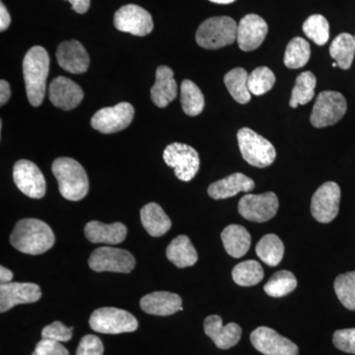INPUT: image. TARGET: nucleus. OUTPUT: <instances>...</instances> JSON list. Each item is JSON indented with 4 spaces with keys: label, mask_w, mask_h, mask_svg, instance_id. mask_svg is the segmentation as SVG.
<instances>
[{
    "label": "nucleus",
    "mask_w": 355,
    "mask_h": 355,
    "mask_svg": "<svg viewBox=\"0 0 355 355\" xmlns=\"http://www.w3.org/2000/svg\"><path fill=\"white\" fill-rule=\"evenodd\" d=\"M55 238L46 222L35 218L18 221L10 235L11 245L21 253L41 254L53 248Z\"/></svg>",
    "instance_id": "1"
},
{
    "label": "nucleus",
    "mask_w": 355,
    "mask_h": 355,
    "mask_svg": "<svg viewBox=\"0 0 355 355\" xmlns=\"http://www.w3.org/2000/svg\"><path fill=\"white\" fill-rule=\"evenodd\" d=\"M50 71V57L43 46H35L23 60V76L30 104L39 107L46 95V79Z\"/></svg>",
    "instance_id": "2"
},
{
    "label": "nucleus",
    "mask_w": 355,
    "mask_h": 355,
    "mask_svg": "<svg viewBox=\"0 0 355 355\" xmlns=\"http://www.w3.org/2000/svg\"><path fill=\"white\" fill-rule=\"evenodd\" d=\"M51 171L65 200L78 202L87 196L88 176L80 163L69 157L58 158L51 165Z\"/></svg>",
    "instance_id": "3"
},
{
    "label": "nucleus",
    "mask_w": 355,
    "mask_h": 355,
    "mask_svg": "<svg viewBox=\"0 0 355 355\" xmlns=\"http://www.w3.org/2000/svg\"><path fill=\"white\" fill-rule=\"evenodd\" d=\"M238 24L228 16H218L205 20L198 27L196 40L198 46L207 50H218L237 40Z\"/></svg>",
    "instance_id": "4"
},
{
    "label": "nucleus",
    "mask_w": 355,
    "mask_h": 355,
    "mask_svg": "<svg viewBox=\"0 0 355 355\" xmlns=\"http://www.w3.org/2000/svg\"><path fill=\"white\" fill-rule=\"evenodd\" d=\"M238 144L243 158L254 167L266 168L275 162L277 151L265 137L249 128H243L237 133Z\"/></svg>",
    "instance_id": "5"
},
{
    "label": "nucleus",
    "mask_w": 355,
    "mask_h": 355,
    "mask_svg": "<svg viewBox=\"0 0 355 355\" xmlns=\"http://www.w3.org/2000/svg\"><path fill=\"white\" fill-rule=\"evenodd\" d=\"M89 324L93 331L108 335L132 333L139 328L137 318L128 311L114 307L95 310L90 316Z\"/></svg>",
    "instance_id": "6"
},
{
    "label": "nucleus",
    "mask_w": 355,
    "mask_h": 355,
    "mask_svg": "<svg viewBox=\"0 0 355 355\" xmlns=\"http://www.w3.org/2000/svg\"><path fill=\"white\" fill-rule=\"evenodd\" d=\"M347 109V100L340 93L324 91L318 95L313 107L311 123L317 128L330 127L342 120Z\"/></svg>",
    "instance_id": "7"
},
{
    "label": "nucleus",
    "mask_w": 355,
    "mask_h": 355,
    "mask_svg": "<svg viewBox=\"0 0 355 355\" xmlns=\"http://www.w3.org/2000/svg\"><path fill=\"white\" fill-rule=\"evenodd\" d=\"M166 164L173 168L178 179L190 182L200 170V160L198 151L188 144L174 142L166 147L163 153Z\"/></svg>",
    "instance_id": "8"
},
{
    "label": "nucleus",
    "mask_w": 355,
    "mask_h": 355,
    "mask_svg": "<svg viewBox=\"0 0 355 355\" xmlns=\"http://www.w3.org/2000/svg\"><path fill=\"white\" fill-rule=\"evenodd\" d=\"M88 263L97 272L130 273L135 268V259L127 250L100 247L91 254Z\"/></svg>",
    "instance_id": "9"
},
{
    "label": "nucleus",
    "mask_w": 355,
    "mask_h": 355,
    "mask_svg": "<svg viewBox=\"0 0 355 355\" xmlns=\"http://www.w3.org/2000/svg\"><path fill=\"white\" fill-rule=\"evenodd\" d=\"M135 108L128 102L99 110L91 119V125L98 132L110 135L125 130L132 123Z\"/></svg>",
    "instance_id": "10"
},
{
    "label": "nucleus",
    "mask_w": 355,
    "mask_h": 355,
    "mask_svg": "<svg viewBox=\"0 0 355 355\" xmlns=\"http://www.w3.org/2000/svg\"><path fill=\"white\" fill-rule=\"evenodd\" d=\"M114 25L119 31L139 37L150 34L154 27L151 14L135 4L121 7L114 13Z\"/></svg>",
    "instance_id": "11"
},
{
    "label": "nucleus",
    "mask_w": 355,
    "mask_h": 355,
    "mask_svg": "<svg viewBox=\"0 0 355 355\" xmlns=\"http://www.w3.org/2000/svg\"><path fill=\"white\" fill-rule=\"evenodd\" d=\"M279 198L272 191L261 195H246L240 200L238 210L245 219L266 222L273 218L279 210Z\"/></svg>",
    "instance_id": "12"
},
{
    "label": "nucleus",
    "mask_w": 355,
    "mask_h": 355,
    "mask_svg": "<svg viewBox=\"0 0 355 355\" xmlns=\"http://www.w3.org/2000/svg\"><path fill=\"white\" fill-rule=\"evenodd\" d=\"M340 202V186L335 182H327L313 195L311 202L313 217L320 223H330L338 216Z\"/></svg>",
    "instance_id": "13"
},
{
    "label": "nucleus",
    "mask_w": 355,
    "mask_h": 355,
    "mask_svg": "<svg viewBox=\"0 0 355 355\" xmlns=\"http://www.w3.org/2000/svg\"><path fill=\"white\" fill-rule=\"evenodd\" d=\"M13 179L16 187L27 197L42 198L46 195V184L43 173L31 161L22 159L16 162Z\"/></svg>",
    "instance_id": "14"
},
{
    "label": "nucleus",
    "mask_w": 355,
    "mask_h": 355,
    "mask_svg": "<svg viewBox=\"0 0 355 355\" xmlns=\"http://www.w3.org/2000/svg\"><path fill=\"white\" fill-rule=\"evenodd\" d=\"M251 343L254 349L265 355H298L295 343L280 336L268 327H260L251 334Z\"/></svg>",
    "instance_id": "15"
},
{
    "label": "nucleus",
    "mask_w": 355,
    "mask_h": 355,
    "mask_svg": "<svg viewBox=\"0 0 355 355\" xmlns=\"http://www.w3.org/2000/svg\"><path fill=\"white\" fill-rule=\"evenodd\" d=\"M42 297L38 284L31 282H10L0 286V312L12 309L14 306L35 303Z\"/></svg>",
    "instance_id": "16"
},
{
    "label": "nucleus",
    "mask_w": 355,
    "mask_h": 355,
    "mask_svg": "<svg viewBox=\"0 0 355 355\" xmlns=\"http://www.w3.org/2000/svg\"><path fill=\"white\" fill-rule=\"evenodd\" d=\"M49 98L53 106L70 111L83 102L84 93L80 86L71 79L58 76L49 86Z\"/></svg>",
    "instance_id": "17"
},
{
    "label": "nucleus",
    "mask_w": 355,
    "mask_h": 355,
    "mask_svg": "<svg viewBox=\"0 0 355 355\" xmlns=\"http://www.w3.org/2000/svg\"><path fill=\"white\" fill-rule=\"evenodd\" d=\"M268 31V24L261 16L248 14L238 24L236 41L242 51H254L263 43Z\"/></svg>",
    "instance_id": "18"
},
{
    "label": "nucleus",
    "mask_w": 355,
    "mask_h": 355,
    "mask_svg": "<svg viewBox=\"0 0 355 355\" xmlns=\"http://www.w3.org/2000/svg\"><path fill=\"white\" fill-rule=\"evenodd\" d=\"M58 64L70 73L80 74L87 71L90 58L83 44L76 40L62 42L57 51Z\"/></svg>",
    "instance_id": "19"
},
{
    "label": "nucleus",
    "mask_w": 355,
    "mask_h": 355,
    "mask_svg": "<svg viewBox=\"0 0 355 355\" xmlns=\"http://www.w3.org/2000/svg\"><path fill=\"white\" fill-rule=\"evenodd\" d=\"M205 335L211 338L212 342L220 349H229L239 343L242 336V329L239 324L229 323L223 326L221 317L211 315L205 320L203 324Z\"/></svg>",
    "instance_id": "20"
},
{
    "label": "nucleus",
    "mask_w": 355,
    "mask_h": 355,
    "mask_svg": "<svg viewBox=\"0 0 355 355\" xmlns=\"http://www.w3.org/2000/svg\"><path fill=\"white\" fill-rule=\"evenodd\" d=\"M183 301L178 294L168 291H155L147 294L140 300V307L147 314L170 316L183 311Z\"/></svg>",
    "instance_id": "21"
},
{
    "label": "nucleus",
    "mask_w": 355,
    "mask_h": 355,
    "mask_svg": "<svg viewBox=\"0 0 355 355\" xmlns=\"http://www.w3.org/2000/svg\"><path fill=\"white\" fill-rule=\"evenodd\" d=\"M254 189V183L251 178L247 177L242 173H234L230 176L210 184L207 193L214 200H225V198L234 197L241 191L249 193Z\"/></svg>",
    "instance_id": "22"
},
{
    "label": "nucleus",
    "mask_w": 355,
    "mask_h": 355,
    "mask_svg": "<svg viewBox=\"0 0 355 355\" xmlns=\"http://www.w3.org/2000/svg\"><path fill=\"white\" fill-rule=\"evenodd\" d=\"M86 238L91 243H104V244L116 245L125 241L128 234V228L121 222L105 224L100 221H90L84 229Z\"/></svg>",
    "instance_id": "23"
},
{
    "label": "nucleus",
    "mask_w": 355,
    "mask_h": 355,
    "mask_svg": "<svg viewBox=\"0 0 355 355\" xmlns=\"http://www.w3.org/2000/svg\"><path fill=\"white\" fill-rule=\"evenodd\" d=\"M178 85L174 71L169 67L161 65L156 70V81L151 88V99L159 108H166L176 99Z\"/></svg>",
    "instance_id": "24"
},
{
    "label": "nucleus",
    "mask_w": 355,
    "mask_h": 355,
    "mask_svg": "<svg viewBox=\"0 0 355 355\" xmlns=\"http://www.w3.org/2000/svg\"><path fill=\"white\" fill-rule=\"evenodd\" d=\"M140 219L147 233L153 237H160L172 227L171 219L156 202L147 203L142 207L140 210Z\"/></svg>",
    "instance_id": "25"
},
{
    "label": "nucleus",
    "mask_w": 355,
    "mask_h": 355,
    "mask_svg": "<svg viewBox=\"0 0 355 355\" xmlns=\"http://www.w3.org/2000/svg\"><path fill=\"white\" fill-rule=\"evenodd\" d=\"M221 240L226 252L233 258H242L251 247V235L247 229L237 224H232L224 229Z\"/></svg>",
    "instance_id": "26"
},
{
    "label": "nucleus",
    "mask_w": 355,
    "mask_h": 355,
    "mask_svg": "<svg viewBox=\"0 0 355 355\" xmlns=\"http://www.w3.org/2000/svg\"><path fill=\"white\" fill-rule=\"evenodd\" d=\"M168 260L180 268H188L198 261V253L190 238L180 235L175 238L166 251Z\"/></svg>",
    "instance_id": "27"
},
{
    "label": "nucleus",
    "mask_w": 355,
    "mask_h": 355,
    "mask_svg": "<svg viewBox=\"0 0 355 355\" xmlns=\"http://www.w3.org/2000/svg\"><path fill=\"white\" fill-rule=\"evenodd\" d=\"M330 55L340 69H349L352 67L355 55L354 37L349 33L338 35L331 42Z\"/></svg>",
    "instance_id": "28"
},
{
    "label": "nucleus",
    "mask_w": 355,
    "mask_h": 355,
    "mask_svg": "<svg viewBox=\"0 0 355 355\" xmlns=\"http://www.w3.org/2000/svg\"><path fill=\"white\" fill-rule=\"evenodd\" d=\"M249 74L244 69L238 67L230 70L224 76V83L233 99L239 104H247L251 100V92L248 86Z\"/></svg>",
    "instance_id": "29"
},
{
    "label": "nucleus",
    "mask_w": 355,
    "mask_h": 355,
    "mask_svg": "<svg viewBox=\"0 0 355 355\" xmlns=\"http://www.w3.org/2000/svg\"><path fill=\"white\" fill-rule=\"evenodd\" d=\"M257 256L266 265L277 266L279 265L284 254V243L275 234L263 236L256 246Z\"/></svg>",
    "instance_id": "30"
},
{
    "label": "nucleus",
    "mask_w": 355,
    "mask_h": 355,
    "mask_svg": "<svg viewBox=\"0 0 355 355\" xmlns=\"http://www.w3.org/2000/svg\"><path fill=\"white\" fill-rule=\"evenodd\" d=\"M316 76L311 71L302 72L296 78L295 86L292 89L291 101V108H297L299 105L308 104L314 98L316 88Z\"/></svg>",
    "instance_id": "31"
},
{
    "label": "nucleus",
    "mask_w": 355,
    "mask_h": 355,
    "mask_svg": "<svg viewBox=\"0 0 355 355\" xmlns=\"http://www.w3.org/2000/svg\"><path fill=\"white\" fill-rule=\"evenodd\" d=\"M181 104L184 113L190 116L200 114L205 108V97L197 84L184 80L181 84Z\"/></svg>",
    "instance_id": "32"
},
{
    "label": "nucleus",
    "mask_w": 355,
    "mask_h": 355,
    "mask_svg": "<svg viewBox=\"0 0 355 355\" xmlns=\"http://www.w3.org/2000/svg\"><path fill=\"white\" fill-rule=\"evenodd\" d=\"M263 268L259 261L248 260L234 266L232 270L233 280L240 286H254L263 279Z\"/></svg>",
    "instance_id": "33"
},
{
    "label": "nucleus",
    "mask_w": 355,
    "mask_h": 355,
    "mask_svg": "<svg viewBox=\"0 0 355 355\" xmlns=\"http://www.w3.org/2000/svg\"><path fill=\"white\" fill-rule=\"evenodd\" d=\"M311 55L310 44L305 39L296 37L287 44L284 64L291 69H301L309 62Z\"/></svg>",
    "instance_id": "34"
},
{
    "label": "nucleus",
    "mask_w": 355,
    "mask_h": 355,
    "mask_svg": "<svg viewBox=\"0 0 355 355\" xmlns=\"http://www.w3.org/2000/svg\"><path fill=\"white\" fill-rule=\"evenodd\" d=\"M297 287L295 275L288 270H279L272 275L263 289L268 295L279 298L288 295Z\"/></svg>",
    "instance_id": "35"
},
{
    "label": "nucleus",
    "mask_w": 355,
    "mask_h": 355,
    "mask_svg": "<svg viewBox=\"0 0 355 355\" xmlns=\"http://www.w3.org/2000/svg\"><path fill=\"white\" fill-rule=\"evenodd\" d=\"M303 32L318 46H324L330 38V25L323 15L315 14L305 21Z\"/></svg>",
    "instance_id": "36"
},
{
    "label": "nucleus",
    "mask_w": 355,
    "mask_h": 355,
    "mask_svg": "<svg viewBox=\"0 0 355 355\" xmlns=\"http://www.w3.org/2000/svg\"><path fill=\"white\" fill-rule=\"evenodd\" d=\"M334 287L340 303L347 309L355 311V272L338 275Z\"/></svg>",
    "instance_id": "37"
},
{
    "label": "nucleus",
    "mask_w": 355,
    "mask_h": 355,
    "mask_svg": "<svg viewBox=\"0 0 355 355\" xmlns=\"http://www.w3.org/2000/svg\"><path fill=\"white\" fill-rule=\"evenodd\" d=\"M275 83V73L266 67H260L252 71L248 78L251 94L261 96L272 90Z\"/></svg>",
    "instance_id": "38"
},
{
    "label": "nucleus",
    "mask_w": 355,
    "mask_h": 355,
    "mask_svg": "<svg viewBox=\"0 0 355 355\" xmlns=\"http://www.w3.org/2000/svg\"><path fill=\"white\" fill-rule=\"evenodd\" d=\"M73 335V327L67 328L62 322L55 321L44 327L42 331V338L44 340H55L58 343H67Z\"/></svg>",
    "instance_id": "39"
},
{
    "label": "nucleus",
    "mask_w": 355,
    "mask_h": 355,
    "mask_svg": "<svg viewBox=\"0 0 355 355\" xmlns=\"http://www.w3.org/2000/svg\"><path fill=\"white\" fill-rule=\"evenodd\" d=\"M333 343L336 349L347 354H355V328L336 331Z\"/></svg>",
    "instance_id": "40"
},
{
    "label": "nucleus",
    "mask_w": 355,
    "mask_h": 355,
    "mask_svg": "<svg viewBox=\"0 0 355 355\" xmlns=\"http://www.w3.org/2000/svg\"><path fill=\"white\" fill-rule=\"evenodd\" d=\"M104 345L101 340L94 335H86L81 338L76 355H103Z\"/></svg>",
    "instance_id": "41"
},
{
    "label": "nucleus",
    "mask_w": 355,
    "mask_h": 355,
    "mask_svg": "<svg viewBox=\"0 0 355 355\" xmlns=\"http://www.w3.org/2000/svg\"><path fill=\"white\" fill-rule=\"evenodd\" d=\"M34 352L37 355H70L62 343L44 338L37 343Z\"/></svg>",
    "instance_id": "42"
},
{
    "label": "nucleus",
    "mask_w": 355,
    "mask_h": 355,
    "mask_svg": "<svg viewBox=\"0 0 355 355\" xmlns=\"http://www.w3.org/2000/svg\"><path fill=\"white\" fill-rule=\"evenodd\" d=\"M10 23V14L7 11L6 6L1 2L0 3V31L3 32L8 29Z\"/></svg>",
    "instance_id": "43"
},
{
    "label": "nucleus",
    "mask_w": 355,
    "mask_h": 355,
    "mask_svg": "<svg viewBox=\"0 0 355 355\" xmlns=\"http://www.w3.org/2000/svg\"><path fill=\"white\" fill-rule=\"evenodd\" d=\"M11 97V89L10 85L7 81L3 80L2 79L0 81V105L3 106L6 105L8 100L10 99Z\"/></svg>",
    "instance_id": "44"
},
{
    "label": "nucleus",
    "mask_w": 355,
    "mask_h": 355,
    "mask_svg": "<svg viewBox=\"0 0 355 355\" xmlns=\"http://www.w3.org/2000/svg\"><path fill=\"white\" fill-rule=\"evenodd\" d=\"M71 4L72 9L78 14H84L87 12L89 7H90V0H67Z\"/></svg>",
    "instance_id": "45"
},
{
    "label": "nucleus",
    "mask_w": 355,
    "mask_h": 355,
    "mask_svg": "<svg viewBox=\"0 0 355 355\" xmlns=\"http://www.w3.org/2000/svg\"><path fill=\"white\" fill-rule=\"evenodd\" d=\"M13 272L4 266H0V284H6L12 282Z\"/></svg>",
    "instance_id": "46"
},
{
    "label": "nucleus",
    "mask_w": 355,
    "mask_h": 355,
    "mask_svg": "<svg viewBox=\"0 0 355 355\" xmlns=\"http://www.w3.org/2000/svg\"><path fill=\"white\" fill-rule=\"evenodd\" d=\"M209 1L217 4H230L232 3V2L236 1V0H209Z\"/></svg>",
    "instance_id": "47"
},
{
    "label": "nucleus",
    "mask_w": 355,
    "mask_h": 355,
    "mask_svg": "<svg viewBox=\"0 0 355 355\" xmlns=\"http://www.w3.org/2000/svg\"><path fill=\"white\" fill-rule=\"evenodd\" d=\"M331 67H338V64H336V62H334V64H331Z\"/></svg>",
    "instance_id": "48"
},
{
    "label": "nucleus",
    "mask_w": 355,
    "mask_h": 355,
    "mask_svg": "<svg viewBox=\"0 0 355 355\" xmlns=\"http://www.w3.org/2000/svg\"><path fill=\"white\" fill-rule=\"evenodd\" d=\"M354 42H355V36H354Z\"/></svg>",
    "instance_id": "49"
}]
</instances>
